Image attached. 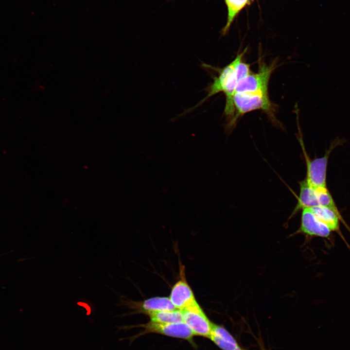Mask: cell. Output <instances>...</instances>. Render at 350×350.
<instances>
[{
    "label": "cell",
    "instance_id": "6da1fadb",
    "mask_svg": "<svg viewBox=\"0 0 350 350\" xmlns=\"http://www.w3.org/2000/svg\"><path fill=\"white\" fill-rule=\"evenodd\" d=\"M246 49L238 53L230 63L219 70L217 77L208 89V94L197 105L195 108L212 96L223 92L226 97L224 113L230 121L234 113L233 98L239 81L250 73V65L243 61V58Z\"/></svg>",
    "mask_w": 350,
    "mask_h": 350
},
{
    "label": "cell",
    "instance_id": "7a4b0ae2",
    "mask_svg": "<svg viewBox=\"0 0 350 350\" xmlns=\"http://www.w3.org/2000/svg\"><path fill=\"white\" fill-rule=\"evenodd\" d=\"M233 102L234 113L228 123L229 128L236 125L240 117L256 110L263 111L273 122H278L275 116L276 105L270 100L268 92L235 93Z\"/></svg>",
    "mask_w": 350,
    "mask_h": 350
},
{
    "label": "cell",
    "instance_id": "3957f363",
    "mask_svg": "<svg viewBox=\"0 0 350 350\" xmlns=\"http://www.w3.org/2000/svg\"><path fill=\"white\" fill-rule=\"evenodd\" d=\"M134 327H140L143 328V330L139 334L130 337L129 339L131 340V342L141 335L149 333H156L185 339L191 344H193V337L194 335L191 329L184 322L172 324H162L150 321L145 324L137 326L120 327V329L127 330Z\"/></svg>",
    "mask_w": 350,
    "mask_h": 350
},
{
    "label": "cell",
    "instance_id": "277c9868",
    "mask_svg": "<svg viewBox=\"0 0 350 350\" xmlns=\"http://www.w3.org/2000/svg\"><path fill=\"white\" fill-rule=\"evenodd\" d=\"M276 67V62L270 65L260 62L258 72L249 73L241 80L235 93L268 92L269 79Z\"/></svg>",
    "mask_w": 350,
    "mask_h": 350
},
{
    "label": "cell",
    "instance_id": "5b68a950",
    "mask_svg": "<svg viewBox=\"0 0 350 350\" xmlns=\"http://www.w3.org/2000/svg\"><path fill=\"white\" fill-rule=\"evenodd\" d=\"M303 152L307 167V175L305 179L307 184L314 189L327 188V169L330 151L327 152L323 157L313 160H310L305 150Z\"/></svg>",
    "mask_w": 350,
    "mask_h": 350
},
{
    "label": "cell",
    "instance_id": "8992f818",
    "mask_svg": "<svg viewBox=\"0 0 350 350\" xmlns=\"http://www.w3.org/2000/svg\"><path fill=\"white\" fill-rule=\"evenodd\" d=\"M183 322L191 329L194 335L209 338L212 323L207 317L199 305L182 311Z\"/></svg>",
    "mask_w": 350,
    "mask_h": 350
},
{
    "label": "cell",
    "instance_id": "52a82bcc",
    "mask_svg": "<svg viewBox=\"0 0 350 350\" xmlns=\"http://www.w3.org/2000/svg\"><path fill=\"white\" fill-rule=\"evenodd\" d=\"M181 274L180 279L172 287L169 298L176 309L183 311L199 304L186 280L183 269Z\"/></svg>",
    "mask_w": 350,
    "mask_h": 350
},
{
    "label": "cell",
    "instance_id": "ba28073f",
    "mask_svg": "<svg viewBox=\"0 0 350 350\" xmlns=\"http://www.w3.org/2000/svg\"><path fill=\"white\" fill-rule=\"evenodd\" d=\"M121 303L134 310L133 313L127 315L143 313L149 315L155 312L177 309L170 298L167 297H154L140 302L121 300Z\"/></svg>",
    "mask_w": 350,
    "mask_h": 350
},
{
    "label": "cell",
    "instance_id": "9c48e42d",
    "mask_svg": "<svg viewBox=\"0 0 350 350\" xmlns=\"http://www.w3.org/2000/svg\"><path fill=\"white\" fill-rule=\"evenodd\" d=\"M298 232L310 236L328 238L332 232L320 222L308 208L302 210L301 223Z\"/></svg>",
    "mask_w": 350,
    "mask_h": 350
},
{
    "label": "cell",
    "instance_id": "30bf717a",
    "mask_svg": "<svg viewBox=\"0 0 350 350\" xmlns=\"http://www.w3.org/2000/svg\"><path fill=\"white\" fill-rule=\"evenodd\" d=\"M209 338L222 350H244L232 334L223 326L212 323Z\"/></svg>",
    "mask_w": 350,
    "mask_h": 350
},
{
    "label": "cell",
    "instance_id": "8fae6325",
    "mask_svg": "<svg viewBox=\"0 0 350 350\" xmlns=\"http://www.w3.org/2000/svg\"><path fill=\"white\" fill-rule=\"evenodd\" d=\"M299 184V195L298 204L292 215L300 210L319 206L316 193L314 189L307 184L305 179L300 181Z\"/></svg>",
    "mask_w": 350,
    "mask_h": 350
},
{
    "label": "cell",
    "instance_id": "7c38bea8",
    "mask_svg": "<svg viewBox=\"0 0 350 350\" xmlns=\"http://www.w3.org/2000/svg\"><path fill=\"white\" fill-rule=\"evenodd\" d=\"M308 209L332 232L339 233V221L341 220L334 211L323 206H316Z\"/></svg>",
    "mask_w": 350,
    "mask_h": 350
},
{
    "label": "cell",
    "instance_id": "4fadbf2b",
    "mask_svg": "<svg viewBox=\"0 0 350 350\" xmlns=\"http://www.w3.org/2000/svg\"><path fill=\"white\" fill-rule=\"evenodd\" d=\"M150 321L162 324H172L183 322L182 311L175 309L153 313L148 315Z\"/></svg>",
    "mask_w": 350,
    "mask_h": 350
},
{
    "label": "cell",
    "instance_id": "5bb4252c",
    "mask_svg": "<svg viewBox=\"0 0 350 350\" xmlns=\"http://www.w3.org/2000/svg\"><path fill=\"white\" fill-rule=\"evenodd\" d=\"M250 0H225L228 9V16L226 25L222 30V35H225L228 33L237 15L246 4L250 2Z\"/></svg>",
    "mask_w": 350,
    "mask_h": 350
},
{
    "label": "cell",
    "instance_id": "9a60e30c",
    "mask_svg": "<svg viewBox=\"0 0 350 350\" xmlns=\"http://www.w3.org/2000/svg\"><path fill=\"white\" fill-rule=\"evenodd\" d=\"M314 190L316 193L319 206L326 207L334 211L339 217L341 221L345 224L343 219L327 188Z\"/></svg>",
    "mask_w": 350,
    "mask_h": 350
}]
</instances>
